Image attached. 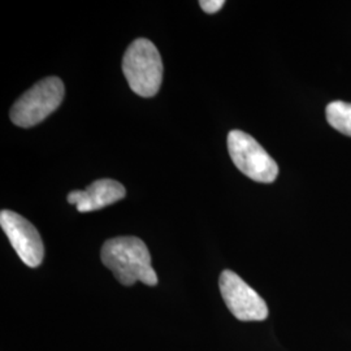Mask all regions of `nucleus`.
Here are the masks:
<instances>
[{
  "mask_svg": "<svg viewBox=\"0 0 351 351\" xmlns=\"http://www.w3.org/2000/svg\"><path fill=\"white\" fill-rule=\"evenodd\" d=\"M219 287L226 307L241 322H263L268 306L263 298L233 271L221 272Z\"/></svg>",
  "mask_w": 351,
  "mask_h": 351,
  "instance_id": "5",
  "label": "nucleus"
},
{
  "mask_svg": "<svg viewBox=\"0 0 351 351\" xmlns=\"http://www.w3.org/2000/svg\"><path fill=\"white\" fill-rule=\"evenodd\" d=\"M101 259L112 271L116 280L125 287H132L137 281L149 287L158 284V275L151 265L150 251L141 239L128 236L106 241Z\"/></svg>",
  "mask_w": 351,
  "mask_h": 351,
  "instance_id": "1",
  "label": "nucleus"
},
{
  "mask_svg": "<svg viewBox=\"0 0 351 351\" xmlns=\"http://www.w3.org/2000/svg\"><path fill=\"white\" fill-rule=\"evenodd\" d=\"M125 194V188L120 182L103 178L94 181L86 190H75L69 193L66 199L71 204H75L78 213H91L123 199Z\"/></svg>",
  "mask_w": 351,
  "mask_h": 351,
  "instance_id": "7",
  "label": "nucleus"
},
{
  "mask_svg": "<svg viewBox=\"0 0 351 351\" xmlns=\"http://www.w3.org/2000/svg\"><path fill=\"white\" fill-rule=\"evenodd\" d=\"M0 226L24 264L30 268L39 267L45 258V246L36 226L10 210L0 213Z\"/></svg>",
  "mask_w": 351,
  "mask_h": 351,
  "instance_id": "6",
  "label": "nucleus"
},
{
  "mask_svg": "<svg viewBox=\"0 0 351 351\" xmlns=\"http://www.w3.org/2000/svg\"><path fill=\"white\" fill-rule=\"evenodd\" d=\"M123 72L139 97H155L163 82V62L155 45L145 38L136 39L124 55Z\"/></svg>",
  "mask_w": 351,
  "mask_h": 351,
  "instance_id": "2",
  "label": "nucleus"
},
{
  "mask_svg": "<svg viewBox=\"0 0 351 351\" xmlns=\"http://www.w3.org/2000/svg\"><path fill=\"white\" fill-rule=\"evenodd\" d=\"M326 120L337 132L351 137V103L332 101L326 107Z\"/></svg>",
  "mask_w": 351,
  "mask_h": 351,
  "instance_id": "8",
  "label": "nucleus"
},
{
  "mask_svg": "<svg viewBox=\"0 0 351 351\" xmlns=\"http://www.w3.org/2000/svg\"><path fill=\"white\" fill-rule=\"evenodd\" d=\"M224 0H202L199 1L202 10L208 14L219 12L224 7Z\"/></svg>",
  "mask_w": 351,
  "mask_h": 351,
  "instance_id": "9",
  "label": "nucleus"
},
{
  "mask_svg": "<svg viewBox=\"0 0 351 351\" xmlns=\"http://www.w3.org/2000/svg\"><path fill=\"white\" fill-rule=\"evenodd\" d=\"M228 151L234 165L251 180L262 184L276 180L278 165L250 134L232 130L228 134Z\"/></svg>",
  "mask_w": 351,
  "mask_h": 351,
  "instance_id": "4",
  "label": "nucleus"
},
{
  "mask_svg": "<svg viewBox=\"0 0 351 351\" xmlns=\"http://www.w3.org/2000/svg\"><path fill=\"white\" fill-rule=\"evenodd\" d=\"M63 81L47 77L23 94L11 108V120L20 128H32L55 112L64 99Z\"/></svg>",
  "mask_w": 351,
  "mask_h": 351,
  "instance_id": "3",
  "label": "nucleus"
}]
</instances>
